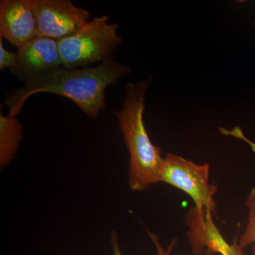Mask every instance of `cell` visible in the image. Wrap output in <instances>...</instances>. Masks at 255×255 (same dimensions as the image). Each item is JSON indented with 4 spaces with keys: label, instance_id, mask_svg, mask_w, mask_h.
Instances as JSON below:
<instances>
[{
    "label": "cell",
    "instance_id": "ba28073f",
    "mask_svg": "<svg viewBox=\"0 0 255 255\" xmlns=\"http://www.w3.org/2000/svg\"><path fill=\"white\" fill-rule=\"evenodd\" d=\"M211 213L194 206L187 215L188 238L196 255H221L229 244L215 226Z\"/></svg>",
    "mask_w": 255,
    "mask_h": 255
},
{
    "label": "cell",
    "instance_id": "8fae6325",
    "mask_svg": "<svg viewBox=\"0 0 255 255\" xmlns=\"http://www.w3.org/2000/svg\"><path fill=\"white\" fill-rule=\"evenodd\" d=\"M17 53H13L5 48L2 38H0V70L9 69L11 72L17 65Z\"/></svg>",
    "mask_w": 255,
    "mask_h": 255
},
{
    "label": "cell",
    "instance_id": "9a60e30c",
    "mask_svg": "<svg viewBox=\"0 0 255 255\" xmlns=\"http://www.w3.org/2000/svg\"><path fill=\"white\" fill-rule=\"evenodd\" d=\"M254 26H255V22H254Z\"/></svg>",
    "mask_w": 255,
    "mask_h": 255
},
{
    "label": "cell",
    "instance_id": "7c38bea8",
    "mask_svg": "<svg viewBox=\"0 0 255 255\" xmlns=\"http://www.w3.org/2000/svg\"><path fill=\"white\" fill-rule=\"evenodd\" d=\"M150 235L152 241H154L156 246H157V255H169L171 251H172V248H173L174 243H172V245L169 247L168 251H165V250H164L163 248H162L160 245L159 244L157 237L154 236V235ZM111 243H112V248H113L114 255H122V252L120 251V248H119L118 236H117V233L114 232V231L111 233Z\"/></svg>",
    "mask_w": 255,
    "mask_h": 255
},
{
    "label": "cell",
    "instance_id": "30bf717a",
    "mask_svg": "<svg viewBox=\"0 0 255 255\" xmlns=\"http://www.w3.org/2000/svg\"><path fill=\"white\" fill-rule=\"evenodd\" d=\"M246 206L248 209V222L244 232L238 241L243 248L255 245V187L252 189L248 196Z\"/></svg>",
    "mask_w": 255,
    "mask_h": 255
},
{
    "label": "cell",
    "instance_id": "277c9868",
    "mask_svg": "<svg viewBox=\"0 0 255 255\" xmlns=\"http://www.w3.org/2000/svg\"><path fill=\"white\" fill-rule=\"evenodd\" d=\"M209 174V164H196L181 156L169 153L164 157L160 182L186 193L198 209L214 212L217 187L210 183Z\"/></svg>",
    "mask_w": 255,
    "mask_h": 255
},
{
    "label": "cell",
    "instance_id": "4fadbf2b",
    "mask_svg": "<svg viewBox=\"0 0 255 255\" xmlns=\"http://www.w3.org/2000/svg\"><path fill=\"white\" fill-rule=\"evenodd\" d=\"M221 255H246V253L244 248L241 246L237 240L235 239L231 244H228Z\"/></svg>",
    "mask_w": 255,
    "mask_h": 255
},
{
    "label": "cell",
    "instance_id": "6da1fadb",
    "mask_svg": "<svg viewBox=\"0 0 255 255\" xmlns=\"http://www.w3.org/2000/svg\"><path fill=\"white\" fill-rule=\"evenodd\" d=\"M131 72L129 65L116 62L113 58L97 66L60 67L26 80L21 88L10 94L5 105L9 110L8 114L16 117L32 96L53 94L71 100L87 117L96 118L107 105V89Z\"/></svg>",
    "mask_w": 255,
    "mask_h": 255
},
{
    "label": "cell",
    "instance_id": "3957f363",
    "mask_svg": "<svg viewBox=\"0 0 255 255\" xmlns=\"http://www.w3.org/2000/svg\"><path fill=\"white\" fill-rule=\"evenodd\" d=\"M110 16H96L78 31L58 41L63 67L80 68L113 58L114 50L122 44L119 25L109 23Z\"/></svg>",
    "mask_w": 255,
    "mask_h": 255
},
{
    "label": "cell",
    "instance_id": "5b68a950",
    "mask_svg": "<svg viewBox=\"0 0 255 255\" xmlns=\"http://www.w3.org/2000/svg\"><path fill=\"white\" fill-rule=\"evenodd\" d=\"M31 2L40 36L59 41L90 21L89 11L70 0H31Z\"/></svg>",
    "mask_w": 255,
    "mask_h": 255
},
{
    "label": "cell",
    "instance_id": "7a4b0ae2",
    "mask_svg": "<svg viewBox=\"0 0 255 255\" xmlns=\"http://www.w3.org/2000/svg\"><path fill=\"white\" fill-rule=\"evenodd\" d=\"M151 81L148 77L141 82L127 83L123 105L116 112L130 157L128 184L132 191H145L160 182L164 157L158 146L151 141L143 120L145 96Z\"/></svg>",
    "mask_w": 255,
    "mask_h": 255
},
{
    "label": "cell",
    "instance_id": "8992f818",
    "mask_svg": "<svg viewBox=\"0 0 255 255\" xmlns=\"http://www.w3.org/2000/svg\"><path fill=\"white\" fill-rule=\"evenodd\" d=\"M17 65L11 71L21 81L63 67L58 41L37 36L18 48Z\"/></svg>",
    "mask_w": 255,
    "mask_h": 255
},
{
    "label": "cell",
    "instance_id": "9c48e42d",
    "mask_svg": "<svg viewBox=\"0 0 255 255\" xmlns=\"http://www.w3.org/2000/svg\"><path fill=\"white\" fill-rule=\"evenodd\" d=\"M23 128L16 117L0 114V164L11 162L17 152L23 137Z\"/></svg>",
    "mask_w": 255,
    "mask_h": 255
},
{
    "label": "cell",
    "instance_id": "5bb4252c",
    "mask_svg": "<svg viewBox=\"0 0 255 255\" xmlns=\"http://www.w3.org/2000/svg\"><path fill=\"white\" fill-rule=\"evenodd\" d=\"M252 255H255V245H253V249H252Z\"/></svg>",
    "mask_w": 255,
    "mask_h": 255
},
{
    "label": "cell",
    "instance_id": "52a82bcc",
    "mask_svg": "<svg viewBox=\"0 0 255 255\" xmlns=\"http://www.w3.org/2000/svg\"><path fill=\"white\" fill-rule=\"evenodd\" d=\"M38 36L31 0L0 1V38L19 48Z\"/></svg>",
    "mask_w": 255,
    "mask_h": 255
}]
</instances>
